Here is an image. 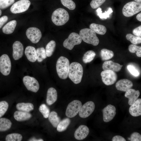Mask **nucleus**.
<instances>
[{
	"label": "nucleus",
	"instance_id": "f257e3e1",
	"mask_svg": "<svg viewBox=\"0 0 141 141\" xmlns=\"http://www.w3.org/2000/svg\"><path fill=\"white\" fill-rule=\"evenodd\" d=\"M83 73V67L80 63L74 62L70 64L68 76L74 84H77L81 82Z\"/></svg>",
	"mask_w": 141,
	"mask_h": 141
},
{
	"label": "nucleus",
	"instance_id": "e433bc0d",
	"mask_svg": "<svg viewBox=\"0 0 141 141\" xmlns=\"http://www.w3.org/2000/svg\"><path fill=\"white\" fill-rule=\"evenodd\" d=\"M129 51L132 53H136L137 56L141 57V47L132 44L128 46Z\"/></svg>",
	"mask_w": 141,
	"mask_h": 141
},
{
	"label": "nucleus",
	"instance_id": "6ab92c4d",
	"mask_svg": "<svg viewBox=\"0 0 141 141\" xmlns=\"http://www.w3.org/2000/svg\"><path fill=\"white\" fill-rule=\"evenodd\" d=\"M140 95L138 90L130 89L126 91L125 96L128 99V104L131 105L138 99Z\"/></svg>",
	"mask_w": 141,
	"mask_h": 141
},
{
	"label": "nucleus",
	"instance_id": "f8f14e48",
	"mask_svg": "<svg viewBox=\"0 0 141 141\" xmlns=\"http://www.w3.org/2000/svg\"><path fill=\"white\" fill-rule=\"evenodd\" d=\"M26 34L28 39L34 43L38 42L42 37L40 30L35 27L28 28L26 31Z\"/></svg>",
	"mask_w": 141,
	"mask_h": 141
},
{
	"label": "nucleus",
	"instance_id": "4468645a",
	"mask_svg": "<svg viewBox=\"0 0 141 141\" xmlns=\"http://www.w3.org/2000/svg\"><path fill=\"white\" fill-rule=\"evenodd\" d=\"M103 118L105 122H108L111 120L115 117L116 113L115 107L111 104H109L102 110Z\"/></svg>",
	"mask_w": 141,
	"mask_h": 141
},
{
	"label": "nucleus",
	"instance_id": "cd10ccee",
	"mask_svg": "<svg viewBox=\"0 0 141 141\" xmlns=\"http://www.w3.org/2000/svg\"><path fill=\"white\" fill-rule=\"evenodd\" d=\"M12 123L8 119L5 118H0V131H7L11 127Z\"/></svg>",
	"mask_w": 141,
	"mask_h": 141
},
{
	"label": "nucleus",
	"instance_id": "c756f323",
	"mask_svg": "<svg viewBox=\"0 0 141 141\" xmlns=\"http://www.w3.org/2000/svg\"><path fill=\"white\" fill-rule=\"evenodd\" d=\"M70 123V120L68 118L64 119L60 121L57 127V130L59 132H62L65 130Z\"/></svg>",
	"mask_w": 141,
	"mask_h": 141
},
{
	"label": "nucleus",
	"instance_id": "b1692460",
	"mask_svg": "<svg viewBox=\"0 0 141 141\" xmlns=\"http://www.w3.org/2000/svg\"><path fill=\"white\" fill-rule=\"evenodd\" d=\"M17 24L16 20H11L3 28V32L4 34H10L14 31Z\"/></svg>",
	"mask_w": 141,
	"mask_h": 141
},
{
	"label": "nucleus",
	"instance_id": "3c124183",
	"mask_svg": "<svg viewBox=\"0 0 141 141\" xmlns=\"http://www.w3.org/2000/svg\"><path fill=\"white\" fill-rule=\"evenodd\" d=\"M135 1L136 2L141 3V0H133Z\"/></svg>",
	"mask_w": 141,
	"mask_h": 141
},
{
	"label": "nucleus",
	"instance_id": "4c0bfd02",
	"mask_svg": "<svg viewBox=\"0 0 141 141\" xmlns=\"http://www.w3.org/2000/svg\"><path fill=\"white\" fill-rule=\"evenodd\" d=\"M39 110L44 118H48L50 113V110L45 104H43L41 105L39 108Z\"/></svg>",
	"mask_w": 141,
	"mask_h": 141
},
{
	"label": "nucleus",
	"instance_id": "a18cd8bd",
	"mask_svg": "<svg viewBox=\"0 0 141 141\" xmlns=\"http://www.w3.org/2000/svg\"><path fill=\"white\" fill-rule=\"evenodd\" d=\"M133 33L136 36L141 37V26L135 28L133 30Z\"/></svg>",
	"mask_w": 141,
	"mask_h": 141
},
{
	"label": "nucleus",
	"instance_id": "603ef678",
	"mask_svg": "<svg viewBox=\"0 0 141 141\" xmlns=\"http://www.w3.org/2000/svg\"><path fill=\"white\" fill-rule=\"evenodd\" d=\"M2 12L1 10L0 9V16L2 14Z\"/></svg>",
	"mask_w": 141,
	"mask_h": 141
},
{
	"label": "nucleus",
	"instance_id": "9d476101",
	"mask_svg": "<svg viewBox=\"0 0 141 141\" xmlns=\"http://www.w3.org/2000/svg\"><path fill=\"white\" fill-rule=\"evenodd\" d=\"M101 75L103 82L107 85H110L114 84L117 79L116 73L115 72L111 70H104L101 72Z\"/></svg>",
	"mask_w": 141,
	"mask_h": 141
},
{
	"label": "nucleus",
	"instance_id": "7ed1b4c3",
	"mask_svg": "<svg viewBox=\"0 0 141 141\" xmlns=\"http://www.w3.org/2000/svg\"><path fill=\"white\" fill-rule=\"evenodd\" d=\"M69 15L68 12L65 9L58 8L55 10L51 16L53 22L58 26L63 25L69 20Z\"/></svg>",
	"mask_w": 141,
	"mask_h": 141
},
{
	"label": "nucleus",
	"instance_id": "c85d7f7f",
	"mask_svg": "<svg viewBox=\"0 0 141 141\" xmlns=\"http://www.w3.org/2000/svg\"><path fill=\"white\" fill-rule=\"evenodd\" d=\"M100 54L102 60L104 61L110 59L114 56L112 51L105 49H103L101 50Z\"/></svg>",
	"mask_w": 141,
	"mask_h": 141
},
{
	"label": "nucleus",
	"instance_id": "9b49d317",
	"mask_svg": "<svg viewBox=\"0 0 141 141\" xmlns=\"http://www.w3.org/2000/svg\"><path fill=\"white\" fill-rule=\"evenodd\" d=\"M24 84L29 91L36 92L39 90V85L38 81L34 78L29 76H24L23 79Z\"/></svg>",
	"mask_w": 141,
	"mask_h": 141
},
{
	"label": "nucleus",
	"instance_id": "58836bf2",
	"mask_svg": "<svg viewBox=\"0 0 141 141\" xmlns=\"http://www.w3.org/2000/svg\"><path fill=\"white\" fill-rule=\"evenodd\" d=\"M62 4L70 10H73L76 7L75 3L72 0H61Z\"/></svg>",
	"mask_w": 141,
	"mask_h": 141
},
{
	"label": "nucleus",
	"instance_id": "a211bd4d",
	"mask_svg": "<svg viewBox=\"0 0 141 141\" xmlns=\"http://www.w3.org/2000/svg\"><path fill=\"white\" fill-rule=\"evenodd\" d=\"M122 66V65L109 60L104 62L103 64L102 67L104 70H109L118 72L121 70Z\"/></svg>",
	"mask_w": 141,
	"mask_h": 141
},
{
	"label": "nucleus",
	"instance_id": "dca6fc26",
	"mask_svg": "<svg viewBox=\"0 0 141 141\" xmlns=\"http://www.w3.org/2000/svg\"><path fill=\"white\" fill-rule=\"evenodd\" d=\"M89 132V129L87 126L81 125L75 131L74 133V137L77 140H82L87 136Z\"/></svg>",
	"mask_w": 141,
	"mask_h": 141
},
{
	"label": "nucleus",
	"instance_id": "412c9836",
	"mask_svg": "<svg viewBox=\"0 0 141 141\" xmlns=\"http://www.w3.org/2000/svg\"><path fill=\"white\" fill-rule=\"evenodd\" d=\"M57 92L54 88H49L47 91L46 102L49 105H51L54 103L57 100Z\"/></svg>",
	"mask_w": 141,
	"mask_h": 141
},
{
	"label": "nucleus",
	"instance_id": "39448f33",
	"mask_svg": "<svg viewBox=\"0 0 141 141\" xmlns=\"http://www.w3.org/2000/svg\"><path fill=\"white\" fill-rule=\"evenodd\" d=\"M141 10V3L136 1L129 2L124 6L122 12L127 17L132 16Z\"/></svg>",
	"mask_w": 141,
	"mask_h": 141
},
{
	"label": "nucleus",
	"instance_id": "de8ad7c7",
	"mask_svg": "<svg viewBox=\"0 0 141 141\" xmlns=\"http://www.w3.org/2000/svg\"><path fill=\"white\" fill-rule=\"evenodd\" d=\"M112 141H126V139L120 136H114L112 139Z\"/></svg>",
	"mask_w": 141,
	"mask_h": 141
},
{
	"label": "nucleus",
	"instance_id": "c9c22d12",
	"mask_svg": "<svg viewBox=\"0 0 141 141\" xmlns=\"http://www.w3.org/2000/svg\"><path fill=\"white\" fill-rule=\"evenodd\" d=\"M22 135L17 133H13L7 135L5 138L6 141H21L22 139Z\"/></svg>",
	"mask_w": 141,
	"mask_h": 141
},
{
	"label": "nucleus",
	"instance_id": "c03bdc74",
	"mask_svg": "<svg viewBox=\"0 0 141 141\" xmlns=\"http://www.w3.org/2000/svg\"><path fill=\"white\" fill-rule=\"evenodd\" d=\"M130 140L131 141H141V135L137 132H135L132 133L130 136Z\"/></svg>",
	"mask_w": 141,
	"mask_h": 141
},
{
	"label": "nucleus",
	"instance_id": "473e14b6",
	"mask_svg": "<svg viewBox=\"0 0 141 141\" xmlns=\"http://www.w3.org/2000/svg\"><path fill=\"white\" fill-rule=\"evenodd\" d=\"M37 60L39 62H41L46 58L47 56L45 50L43 47L39 48L36 50Z\"/></svg>",
	"mask_w": 141,
	"mask_h": 141
},
{
	"label": "nucleus",
	"instance_id": "2eb2a0df",
	"mask_svg": "<svg viewBox=\"0 0 141 141\" xmlns=\"http://www.w3.org/2000/svg\"><path fill=\"white\" fill-rule=\"evenodd\" d=\"M13 48V57L14 60H18L23 56L24 50L23 45L20 42L17 41L14 43Z\"/></svg>",
	"mask_w": 141,
	"mask_h": 141
},
{
	"label": "nucleus",
	"instance_id": "5701e85b",
	"mask_svg": "<svg viewBox=\"0 0 141 141\" xmlns=\"http://www.w3.org/2000/svg\"><path fill=\"white\" fill-rule=\"evenodd\" d=\"M14 116L16 120L21 121L29 119L32 117V115L29 112L19 110L14 112Z\"/></svg>",
	"mask_w": 141,
	"mask_h": 141
},
{
	"label": "nucleus",
	"instance_id": "7c9ffc66",
	"mask_svg": "<svg viewBox=\"0 0 141 141\" xmlns=\"http://www.w3.org/2000/svg\"><path fill=\"white\" fill-rule=\"evenodd\" d=\"M56 46V42L54 40L50 41L47 44L45 49L47 57H50L52 55L55 50Z\"/></svg>",
	"mask_w": 141,
	"mask_h": 141
},
{
	"label": "nucleus",
	"instance_id": "09e8293b",
	"mask_svg": "<svg viewBox=\"0 0 141 141\" xmlns=\"http://www.w3.org/2000/svg\"><path fill=\"white\" fill-rule=\"evenodd\" d=\"M28 141H43V140L42 139H36L35 138H32L30 139Z\"/></svg>",
	"mask_w": 141,
	"mask_h": 141
},
{
	"label": "nucleus",
	"instance_id": "393cba45",
	"mask_svg": "<svg viewBox=\"0 0 141 141\" xmlns=\"http://www.w3.org/2000/svg\"><path fill=\"white\" fill-rule=\"evenodd\" d=\"M90 28L96 33L100 35H104L107 32L106 27L102 25L92 23L90 25Z\"/></svg>",
	"mask_w": 141,
	"mask_h": 141
},
{
	"label": "nucleus",
	"instance_id": "f03ea898",
	"mask_svg": "<svg viewBox=\"0 0 141 141\" xmlns=\"http://www.w3.org/2000/svg\"><path fill=\"white\" fill-rule=\"evenodd\" d=\"M69 66V61L67 58L61 56L58 59L56 63V70L60 78L65 79L68 78Z\"/></svg>",
	"mask_w": 141,
	"mask_h": 141
},
{
	"label": "nucleus",
	"instance_id": "bb28decb",
	"mask_svg": "<svg viewBox=\"0 0 141 141\" xmlns=\"http://www.w3.org/2000/svg\"><path fill=\"white\" fill-rule=\"evenodd\" d=\"M48 119L51 124L55 128L57 127L60 121V118L58 116L57 113L54 111L50 113Z\"/></svg>",
	"mask_w": 141,
	"mask_h": 141
},
{
	"label": "nucleus",
	"instance_id": "f3484780",
	"mask_svg": "<svg viewBox=\"0 0 141 141\" xmlns=\"http://www.w3.org/2000/svg\"><path fill=\"white\" fill-rule=\"evenodd\" d=\"M133 85V83L130 80L127 79H123L117 81L115 86L118 90L126 92L131 89Z\"/></svg>",
	"mask_w": 141,
	"mask_h": 141
},
{
	"label": "nucleus",
	"instance_id": "ea45409f",
	"mask_svg": "<svg viewBox=\"0 0 141 141\" xmlns=\"http://www.w3.org/2000/svg\"><path fill=\"white\" fill-rule=\"evenodd\" d=\"M8 107V104L6 101H2L0 102V118L5 113Z\"/></svg>",
	"mask_w": 141,
	"mask_h": 141
},
{
	"label": "nucleus",
	"instance_id": "a878e982",
	"mask_svg": "<svg viewBox=\"0 0 141 141\" xmlns=\"http://www.w3.org/2000/svg\"><path fill=\"white\" fill-rule=\"evenodd\" d=\"M17 109L19 110L29 112L33 110L34 106L31 103H20L17 104L16 106Z\"/></svg>",
	"mask_w": 141,
	"mask_h": 141
},
{
	"label": "nucleus",
	"instance_id": "f704fd0d",
	"mask_svg": "<svg viewBox=\"0 0 141 141\" xmlns=\"http://www.w3.org/2000/svg\"><path fill=\"white\" fill-rule=\"evenodd\" d=\"M126 37L127 39L134 45H137L141 43V37L136 36L130 34H126Z\"/></svg>",
	"mask_w": 141,
	"mask_h": 141
},
{
	"label": "nucleus",
	"instance_id": "aec40b11",
	"mask_svg": "<svg viewBox=\"0 0 141 141\" xmlns=\"http://www.w3.org/2000/svg\"><path fill=\"white\" fill-rule=\"evenodd\" d=\"M129 112L130 114L134 117L141 115V99H138L130 107Z\"/></svg>",
	"mask_w": 141,
	"mask_h": 141
},
{
	"label": "nucleus",
	"instance_id": "2f4dec72",
	"mask_svg": "<svg viewBox=\"0 0 141 141\" xmlns=\"http://www.w3.org/2000/svg\"><path fill=\"white\" fill-rule=\"evenodd\" d=\"M96 54L95 52L91 50H89L84 54L83 58V61L85 63H90L94 59Z\"/></svg>",
	"mask_w": 141,
	"mask_h": 141
},
{
	"label": "nucleus",
	"instance_id": "423d86ee",
	"mask_svg": "<svg viewBox=\"0 0 141 141\" xmlns=\"http://www.w3.org/2000/svg\"><path fill=\"white\" fill-rule=\"evenodd\" d=\"M82 41V39L79 34L75 32H72L64 40L63 45L65 48L71 50L75 45L80 44Z\"/></svg>",
	"mask_w": 141,
	"mask_h": 141
},
{
	"label": "nucleus",
	"instance_id": "8fccbe9b",
	"mask_svg": "<svg viewBox=\"0 0 141 141\" xmlns=\"http://www.w3.org/2000/svg\"><path fill=\"white\" fill-rule=\"evenodd\" d=\"M136 19L138 21L141 22V13L138 14L136 16Z\"/></svg>",
	"mask_w": 141,
	"mask_h": 141
},
{
	"label": "nucleus",
	"instance_id": "0eeeda50",
	"mask_svg": "<svg viewBox=\"0 0 141 141\" xmlns=\"http://www.w3.org/2000/svg\"><path fill=\"white\" fill-rule=\"evenodd\" d=\"M82 106V103L79 100H74L72 101L67 106L66 115L69 118L75 117L79 113Z\"/></svg>",
	"mask_w": 141,
	"mask_h": 141
},
{
	"label": "nucleus",
	"instance_id": "49530a36",
	"mask_svg": "<svg viewBox=\"0 0 141 141\" xmlns=\"http://www.w3.org/2000/svg\"><path fill=\"white\" fill-rule=\"evenodd\" d=\"M8 17L5 15L3 16L0 18V28L8 21Z\"/></svg>",
	"mask_w": 141,
	"mask_h": 141
},
{
	"label": "nucleus",
	"instance_id": "72a5a7b5",
	"mask_svg": "<svg viewBox=\"0 0 141 141\" xmlns=\"http://www.w3.org/2000/svg\"><path fill=\"white\" fill-rule=\"evenodd\" d=\"M97 15L100 18L102 19H106L109 16V15L113 12L112 9L109 7L108 10L105 11L104 13H102V9L101 8H98L96 10Z\"/></svg>",
	"mask_w": 141,
	"mask_h": 141
},
{
	"label": "nucleus",
	"instance_id": "ddd939ff",
	"mask_svg": "<svg viewBox=\"0 0 141 141\" xmlns=\"http://www.w3.org/2000/svg\"><path fill=\"white\" fill-rule=\"evenodd\" d=\"M95 108V104L93 102H86L82 106L79 113V116L83 118L88 117L93 112Z\"/></svg>",
	"mask_w": 141,
	"mask_h": 141
},
{
	"label": "nucleus",
	"instance_id": "a19ab883",
	"mask_svg": "<svg viewBox=\"0 0 141 141\" xmlns=\"http://www.w3.org/2000/svg\"><path fill=\"white\" fill-rule=\"evenodd\" d=\"M15 0H0V9H5L13 4Z\"/></svg>",
	"mask_w": 141,
	"mask_h": 141
},
{
	"label": "nucleus",
	"instance_id": "1a4fd4ad",
	"mask_svg": "<svg viewBox=\"0 0 141 141\" xmlns=\"http://www.w3.org/2000/svg\"><path fill=\"white\" fill-rule=\"evenodd\" d=\"M11 63L10 59L7 54H4L0 57V71L3 75L7 76L10 72Z\"/></svg>",
	"mask_w": 141,
	"mask_h": 141
},
{
	"label": "nucleus",
	"instance_id": "4be33fe9",
	"mask_svg": "<svg viewBox=\"0 0 141 141\" xmlns=\"http://www.w3.org/2000/svg\"><path fill=\"white\" fill-rule=\"evenodd\" d=\"M25 54L28 60L30 62H34L37 60L36 50L33 46H28L25 48Z\"/></svg>",
	"mask_w": 141,
	"mask_h": 141
},
{
	"label": "nucleus",
	"instance_id": "20e7f679",
	"mask_svg": "<svg viewBox=\"0 0 141 141\" xmlns=\"http://www.w3.org/2000/svg\"><path fill=\"white\" fill-rule=\"evenodd\" d=\"M79 35L82 40L85 42L96 46L99 43V39L96 33L91 29L84 28L81 30Z\"/></svg>",
	"mask_w": 141,
	"mask_h": 141
},
{
	"label": "nucleus",
	"instance_id": "37998d69",
	"mask_svg": "<svg viewBox=\"0 0 141 141\" xmlns=\"http://www.w3.org/2000/svg\"><path fill=\"white\" fill-rule=\"evenodd\" d=\"M127 69L130 73L135 77H138L139 75L138 71L133 66L129 65L127 66Z\"/></svg>",
	"mask_w": 141,
	"mask_h": 141
},
{
	"label": "nucleus",
	"instance_id": "6e6552de",
	"mask_svg": "<svg viewBox=\"0 0 141 141\" xmlns=\"http://www.w3.org/2000/svg\"><path fill=\"white\" fill-rule=\"evenodd\" d=\"M30 4L29 0H20L12 5L10 8V11L13 14L24 12L28 9Z\"/></svg>",
	"mask_w": 141,
	"mask_h": 141
},
{
	"label": "nucleus",
	"instance_id": "79ce46f5",
	"mask_svg": "<svg viewBox=\"0 0 141 141\" xmlns=\"http://www.w3.org/2000/svg\"><path fill=\"white\" fill-rule=\"evenodd\" d=\"M106 0H92L90 2V5L93 9H96L101 6Z\"/></svg>",
	"mask_w": 141,
	"mask_h": 141
}]
</instances>
